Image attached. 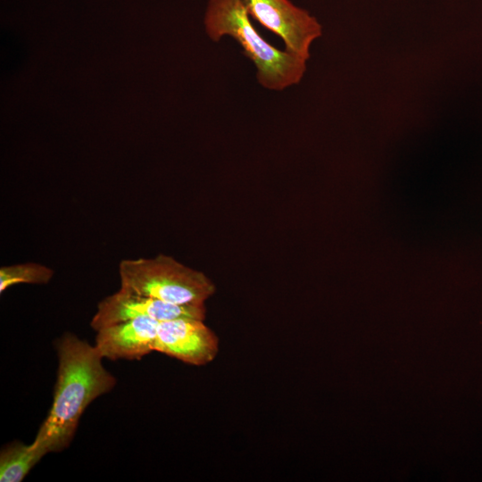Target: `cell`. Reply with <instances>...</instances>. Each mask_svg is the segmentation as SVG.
Instances as JSON below:
<instances>
[{"label":"cell","mask_w":482,"mask_h":482,"mask_svg":"<svg viewBox=\"0 0 482 482\" xmlns=\"http://www.w3.org/2000/svg\"><path fill=\"white\" fill-rule=\"evenodd\" d=\"M55 349L58 369L53 403L35 437L48 453L69 447L85 410L117 383L95 345L67 332L57 339Z\"/></svg>","instance_id":"cell-1"},{"label":"cell","mask_w":482,"mask_h":482,"mask_svg":"<svg viewBox=\"0 0 482 482\" xmlns=\"http://www.w3.org/2000/svg\"><path fill=\"white\" fill-rule=\"evenodd\" d=\"M204 25L212 41L230 37L240 45L256 68L258 83L265 89L282 91L303 79L306 60L270 44L238 0H208Z\"/></svg>","instance_id":"cell-2"},{"label":"cell","mask_w":482,"mask_h":482,"mask_svg":"<svg viewBox=\"0 0 482 482\" xmlns=\"http://www.w3.org/2000/svg\"><path fill=\"white\" fill-rule=\"evenodd\" d=\"M118 272L121 288L176 304H204L215 291L203 272L165 254L122 260Z\"/></svg>","instance_id":"cell-3"},{"label":"cell","mask_w":482,"mask_h":482,"mask_svg":"<svg viewBox=\"0 0 482 482\" xmlns=\"http://www.w3.org/2000/svg\"><path fill=\"white\" fill-rule=\"evenodd\" d=\"M251 19L279 37L285 50L304 60L321 26L308 11L290 0H238Z\"/></svg>","instance_id":"cell-4"},{"label":"cell","mask_w":482,"mask_h":482,"mask_svg":"<svg viewBox=\"0 0 482 482\" xmlns=\"http://www.w3.org/2000/svg\"><path fill=\"white\" fill-rule=\"evenodd\" d=\"M204 304H176L120 288L102 299L90 321L97 331L124 320L147 317L158 322L177 319H205Z\"/></svg>","instance_id":"cell-5"},{"label":"cell","mask_w":482,"mask_h":482,"mask_svg":"<svg viewBox=\"0 0 482 482\" xmlns=\"http://www.w3.org/2000/svg\"><path fill=\"white\" fill-rule=\"evenodd\" d=\"M154 349L187 364L202 366L216 357L219 339L202 320L177 319L158 323Z\"/></svg>","instance_id":"cell-6"},{"label":"cell","mask_w":482,"mask_h":482,"mask_svg":"<svg viewBox=\"0 0 482 482\" xmlns=\"http://www.w3.org/2000/svg\"><path fill=\"white\" fill-rule=\"evenodd\" d=\"M158 321L138 317L96 331L95 346L104 359L139 360L154 351Z\"/></svg>","instance_id":"cell-7"},{"label":"cell","mask_w":482,"mask_h":482,"mask_svg":"<svg viewBox=\"0 0 482 482\" xmlns=\"http://www.w3.org/2000/svg\"><path fill=\"white\" fill-rule=\"evenodd\" d=\"M47 453L46 449L35 439L29 445L18 441L5 445L0 452V481H22Z\"/></svg>","instance_id":"cell-8"},{"label":"cell","mask_w":482,"mask_h":482,"mask_svg":"<svg viewBox=\"0 0 482 482\" xmlns=\"http://www.w3.org/2000/svg\"><path fill=\"white\" fill-rule=\"evenodd\" d=\"M54 275V270L42 263L28 262L0 268V294L17 284L46 285Z\"/></svg>","instance_id":"cell-9"}]
</instances>
